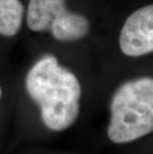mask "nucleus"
I'll list each match as a JSON object with an SVG mask.
<instances>
[{"label": "nucleus", "instance_id": "f257e3e1", "mask_svg": "<svg viewBox=\"0 0 153 154\" xmlns=\"http://www.w3.org/2000/svg\"><path fill=\"white\" fill-rule=\"evenodd\" d=\"M26 88L41 107L49 129L61 131L73 125L79 116L81 86L77 77L62 68L53 56L37 62L27 75Z\"/></svg>", "mask_w": 153, "mask_h": 154}, {"label": "nucleus", "instance_id": "f03ea898", "mask_svg": "<svg viewBox=\"0 0 153 154\" xmlns=\"http://www.w3.org/2000/svg\"><path fill=\"white\" fill-rule=\"evenodd\" d=\"M110 111L107 135L112 142H130L152 132V79H138L122 85L112 97Z\"/></svg>", "mask_w": 153, "mask_h": 154}, {"label": "nucleus", "instance_id": "7ed1b4c3", "mask_svg": "<svg viewBox=\"0 0 153 154\" xmlns=\"http://www.w3.org/2000/svg\"><path fill=\"white\" fill-rule=\"evenodd\" d=\"M122 53L139 57L153 50V6L142 7L127 18L119 36Z\"/></svg>", "mask_w": 153, "mask_h": 154}, {"label": "nucleus", "instance_id": "20e7f679", "mask_svg": "<svg viewBox=\"0 0 153 154\" xmlns=\"http://www.w3.org/2000/svg\"><path fill=\"white\" fill-rule=\"evenodd\" d=\"M66 10L65 0H30L27 25L33 31L49 30L54 19Z\"/></svg>", "mask_w": 153, "mask_h": 154}, {"label": "nucleus", "instance_id": "39448f33", "mask_svg": "<svg viewBox=\"0 0 153 154\" xmlns=\"http://www.w3.org/2000/svg\"><path fill=\"white\" fill-rule=\"evenodd\" d=\"M49 30L57 40H79L89 33L90 24L84 16L66 10L54 19Z\"/></svg>", "mask_w": 153, "mask_h": 154}, {"label": "nucleus", "instance_id": "423d86ee", "mask_svg": "<svg viewBox=\"0 0 153 154\" xmlns=\"http://www.w3.org/2000/svg\"><path fill=\"white\" fill-rule=\"evenodd\" d=\"M23 5L19 0H0V35L14 36L22 25Z\"/></svg>", "mask_w": 153, "mask_h": 154}, {"label": "nucleus", "instance_id": "0eeeda50", "mask_svg": "<svg viewBox=\"0 0 153 154\" xmlns=\"http://www.w3.org/2000/svg\"><path fill=\"white\" fill-rule=\"evenodd\" d=\"M1 97H2V90H1V87H0V100H1Z\"/></svg>", "mask_w": 153, "mask_h": 154}]
</instances>
